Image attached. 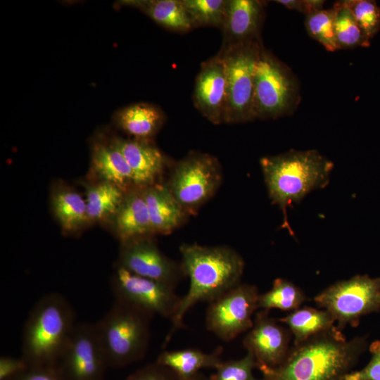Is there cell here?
<instances>
[{
  "label": "cell",
  "mask_w": 380,
  "mask_h": 380,
  "mask_svg": "<svg viewBox=\"0 0 380 380\" xmlns=\"http://www.w3.org/2000/svg\"><path fill=\"white\" fill-rule=\"evenodd\" d=\"M368 347L367 336L348 340L337 327L293 345L275 367H260L258 380H343Z\"/></svg>",
  "instance_id": "cell-1"
},
{
  "label": "cell",
  "mask_w": 380,
  "mask_h": 380,
  "mask_svg": "<svg viewBox=\"0 0 380 380\" xmlns=\"http://www.w3.org/2000/svg\"><path fill=\"white\" fill-rule=\"evenodd\" d=\"M181 263L189 287L182 297L164 346L175 331L184 327L186 314L200 302L210 303L241 283L245 262L233 248L226 246H208L183 243L179 246Z\"/></svg>",
  "instance_id": "cell-2"
},
{
  "label": "cell",
  "mask_w": 380,
  "mask_h": 380,
  "mask_svg": "<svg viewBox=\"0 0 380 380\" xmlns=\"http://www.w3.org/2000/svg\"><path fill=\"white\" fill-rule=\"evenodd\" d=\"M260 163L269 197L283 213V227L293 234L287 220V208L312 191L325 187L334 163L314 149L290 150L262 157Z\"/></svg>",
  "instance_id": "cell-3"
},
{
  "label": "cell",
  "mask_w": 380,
  "mask_h": 380,
  "mask_svg": "<svg viewBox=\"0 0 380 380\" xmlns=\"http://www.w3.org/2000/svg\"><path fill=\"white\" fill-rule=\"evenodd\" d=\"M67 299L57 293L40 298L25 322L21 357L30 367L56 366L76 326Z\"/></svg>",
  "instance_id": "cell-4"
},
{
  "label": "cell",
  "mask_w": 380,
  "mask_h": 380,
  "mask_svg": "<svg viewBox=\"0 0 380 380\" xmlns=\"http://www.w3.org/2000/svg\"><path fill=\"white\" fill-rule=\"evenodd\" d=\"M152 316L115 300L94 323L108 367L119 368L140 361L148 350Z\"/></svg>",
  "instance_id": "cell-5"
},
{
  "label": "cell",
  "mask_w": 380,
  "mask_h": 380,
  "mask_svg": "<svg viewBox=\"0 0 380 380\" xmlns=\"http://www.w3.org/2000/svg\"><path fill=\"white\" fill-rule=\"evenodd\" d=\"M298 82L291 69L262 46L255 67V119H276L295 110Z\"/></svg>",
  "instance_id": "cell-6"
},
{
  "label": "cell",
  "mask_w": 380,
  "mask_h": 380,
  "mask_svg": "<svg viewBox=\"0 0 380 380\" xmlns=\"http://www.w3.org/2000/svg\"><path fill=\"white\" fill-rule=\"evenodd\" d=\"M263 45L261 40L222 47L226 77L227 106L224 122L255 120V72Z\"/></svg>",
  "instance_id": "cell-7"
},
{
  "label": "cell",
  "mask_w": 380,
  "mask_h": 380,
  "mask_svg": "<svg viewBox=\"0 0 380 380\" xmlns=\"http://www.w3.org/2000/svg\"><path fill=\"white\" fill-rule=\"evenodd\" d=\"M314 301L331 315L339 329L348 324L355 327L362 317L380 310V276L357 274L336 281L316 295Z\"/></svg>",
  "instance_id": "cell-8"
},
{
  "label": "cell",
  "mask_w": 380,
  "mask_h": 380,
  "mask_svg": "<svg viewBox=\"0 0 380 380\" xmlns=\"http://www.w3.org/2000/svg\"><path fill=\"white\" fill-rule=\"evenodd\" d=\"M221 172L216 158L192 152L175 165L167 186L186 213L194 214L217 190Z\"/></svg>",
  "instance_id": "cell-9"
},
{
  "label": "cell",
  "mask_w": 380,
  "mask_h": 380,
  "mask_svg": "<svg viewBox=\"0 0 380 380\" xmlns=\"http://www.w3.org/2000/svg\"><path fill=\"white\" fill-rule=\"evenodd\" d=\"M258 287L240 283L208 303L205 312L207 329L224 341H231L253 324V315L258 309Z\"/></svg>",
  "instance_id": "cell-10"
},
{
  "label": "cell",
  "mask_w": 380,
  "mask_h": 380,
  "mask_svg": "<svg viewBox=\"0 0 380 380\" xmlns=\"http://www.w3.org/2000/svg\"><path fill=\"white\" fill-rule=\"evenodd\" d=\"M110 287L115 300L132 305L152 317L159 315L170 320L181 300L174 288L134 274L118 265L111 277Z\"/></svg>",
  "instance_id": "cell-11"
},
{
  "label": "cell",
  "mask_w": 380,
  "mask_h": 380,
  "mask_svg": "<svg viewBox=\"0 0 380 380\" xmlns=\"http://www.w3.org/2000/svg\"><path fill=\"white\" fill-rule=\"evenodd\" d=\"M56 366L65 380H104L108 365L94 323L76 324Z\"/></svg>",
  "instance_id": "cell-12"
},
{
  "label": "cell",
  "mask_w": 380,
  "mask_h": 380,
  "mask_svg": "<svg viewBox=\"0 0 380 380\" xmlns=\"http://www.w3.org/2000/svg\"><path fill=\"white\" fill-rule=\"evenodd\" d=\"M117 265L174 289L186 277L181 262L163 254L151 237L122 243Z\"/></svg>",
  "instance_id": "cell-13"
},
{
  "label": "cell",
  "mask_w": 380,
  "mask_h": 380,
  "mask_svg": "<svg viewBox=\"0 0 380 380\" xmlns=\"http://www.w3.org/2000/svg\"><path fill=\"white\" fill-rule=\"evenodd\" d=\"M291 333L261 310L253 319V327L243 339L247 353L256 362V368L275 367L286 358L289 350Z\"/></svg>",
  "instance_id": "cell-14"
},
{
  "label": "cell",
  "mask_w": 380,
  "mask_h": 380,
  "mask_svg": "<svg viewBox=\"0 0 380 380\" xmlns=\"http://www.w3.org/2000/svg\"><path fill=\"white\" fill-rule=\"evenodd\" d=\"M193 100L195 107L210 122L215 125L224 122L227 87L220 52L201 64L195 80Z\"/></svg>",
  "instance_id": "cell-15"
},
{
  "label": "cell",
  "mask_w": 380,
  "mask_h": 380,
  "mask_svg": "<svg viewBox=\"0 0 380 380\" xmlns=\"http://www.w3.org/2000/svg\"><path fill=\"white\" fill-rule=\"evenodd\" d=\"M265 2L258 0H227L221 30L222 46L261 40Z\"/></svg>",
  "instance_id": "cell-16"
},
{
  "label": "cell",
  "mask_w": 380,
  "mask_h": 380,
  "mask_svg": "<svg viewBox=\"0 0 380 380\" xmlns=\"http://www.w3.org/2000/svg\"><path fill=\"white\" fill-rule=\"evenodd\" d=\"M112 142L128 163L134 185L145 188L155 184L165 165V158L158 148L143 139H114Z\"/></svg>",
  "instance_id": "cell-17"
},
{
  "label": "cell",
  "mask_w": 380,
  "mask_h": 380,
  "mask_svg": "<svg viewBox=\"0 0 380 380\" xmlns=\"http://www.w3.org/2000/svg\"><path fill=\"white\" fill-rule=\"evenodd\" d=\"M153 234H169L180 226L187 214L167 185L143 188Z\"/></svg>",
  "instance_id": "cell-18"
},
{
  "label": "cell",
  "mask_w": 380,
  "mask_h": 380,
  "mask_svg": "<svg viewBox=\"0 0 380 380\" xmlns=\"http://www.w3.org/2000/svg\"><path fill=\"white\" fill-rule=\"evenodd\" d=\"M114 217L115 232L122 243L140 238L150 237L151 234H154L143 188L125 193L124 199Z\"/></svg>",
  "instance_id": "cell-19"
},
{
  "label": "cell",
  "mask_w": 380,
  "mask_h": 380,
  "mask_svg": "<svg viewBox=\"0 0 380 380\" xmlns=\"http://www.w3.org/2000/svg\"><path fill=\"white\" fill-rule=\"evenodd\" d=\"M223 348H216L211 353H205L196 348L175 350H164L156 362L172 371L179 379L192 376L205 368L215 369L222 361Z\"/></svg>",
  "instance_id": "cell-20"
},
{
  "label": "cell",
  "mask_w": 380,
  "mask_h": 380,
  "mask_svg": "<svg viewBox=\"0 0 380 380\" xmlns=\"http://www.w3.org/2000/svg\"><path fill=\"white\" fill-rule=\"evenodd\" d=\"M118 125L137 139H146L155 135L164 121L163 112L156 106L138 103L123 108L117 112Z\"/></svg>",
  "instance_id": "cell-21"
},
{
  "label": "cell",
  "mask_w": 380,
  "mask_h": 380,
  "mask_svg": "<svg viewBox=\"0 0 380 380\" xmlns=\"http://www.w3.org/2000/svg\"><path fill=\"white\" fill-rule=\"evenodd\" d=\"M122 4L137 8L160 26L173 32L193 29L181 0H127Z\"/></svg>",
  "instance_id": "cell-22"
},
{
  "label": "cell",
  "mask_w": 380,
  "mask_h": 380,
  "mask_svg": "<svg viewBox=\"0 0 380 380\" xmlns=\"http://www.w3.org/2000/svg\"><path fill=\"white\" fill-rule=\"evenodd\" d=\"M279 322L288 327L293 336V345L336 327V322L329 312L310 307L292 311L288 315L279 319Z\"/></svg>",
  "instance_id": "cell-23"
},
{
  "label": "cell",
  "mask_w": 380,
  "mask_h": 380,
  "mask_svg": "<svg viewBox=\"0 0 380 380\" xmlns=\"http://www.w3.org/2000/svg\"><path fill=\"white\" fill-rule=\"evenodd\" d=\"M93 168L103 182L115 184L122 189L133 184L132 170L125 158L111 142L98 144L92 153Z\"/></svg>",
  "instance_id": "cell-24"
},
{
  "label": "cell",
  "mask_w": 380,
  "mask_h": 380,
  "mask_svg": "<svg viewBox=\"0 0 380 380\" xmlns=\"http://www.w3.org/2000/svg\"><path fill=\"white\" fill-rule=\"evenodd\" d=\"M125 195L124 189L107 182L102 181L89 188L86 199L89 220L98 221L114 216Z\"/></svg>",
  "instance_id": "cell-25"
},
{
  "label": "cell",
  "mask_w": 380,
  "mask_h": 380,
  "mask_svg": "<svg viewBox=\"0 0 380 380\" xmlns=\"http://www.w3.org/2000/svg\"><path fill=\"white\" fill-rule=\"evenodd\" d=\"M52 204L60 224L66 232H75L89 220L86 200L77 192L58 191L53 197Z\"/></svg>",
  "instance_id": "cell-26"
},
{
  "label": "cell",
  "mask_w": 380,
  "mask_h": 380,
  "mask_svg": "<svg viewBox=\"0 0 380 380\" xmlns=\"http://www.w3.org/2000/svg\"><path fill=\"white\" fill-rule=\"evenodd\" d=\"M305 300L304 292L298 286L287 279L277 278L269 291L260 294L258 309L292 312L300 308Z\"/></svg>",
  "instance_id": "cell-27"
},
{
  "label": "cell",
  "mask_w": 380,
  "mask_h": 380,
  "mask_svg": "<svg viewBox=\"0 0 380 380\" xmlns=\"http://www.w3.org/2000/svg\"><path fill=\"white\" fill-rule=\"evenodd\" d=\"M334 30L338 49L367 47V39L345 1H336L334 6Z\"/></svg>",
  "instance_id": "cell-28"
},
{
  "label": "cell",
  "mask_w": 380,
  "mask_h": 380,
  "mask_svg": "<svg viewBox=\"0 0 380 380\" xmlns=\"http://www.w3.org/2000/svg\"><path fill=\"white\" fill-rule=\"evenodd\" d=\"M193 28L213 26L221 28L227 0H181Z\"/></svg>",
  "instance_id": "cell-29"
},
{
  "label": "cell",
  "mask_w": 380,
  "mask_h": 380,
  "mask_svg": "<svg viewBox=\"0 0 380 380\" xmlns=\"http://www.w3.org/2000/svg\"><path fill=\"white\" fill-rule=\"evenodd\" d=\"M305 25L308 34L327 51L338 50L335 36L333 8L306 15Z\"/></svg>",
  "instance_id": "cell-30"
},
{
  "label": "cell",
  "mask_w": 380,
  "mask_h": 380,
  "mask_svg": "<svg viewBox=\"0 0 380 380\" xmlns=\"http://www.w3.org/2000/svg\"><path fill=\"white\" fill-rule=\"evenodd\" d=\"M358 25L369 41L380 29V7L372 0H345Z\"/></svg>",
  "instance_id": "cell-31"
},
{
  "label": "cell",
  "mask_w": 380,
  "mask_h": 380,
  "mask_svg": "<svg viewBox=\"0 0 380 380\" xmlns=\"http://www.w3.org/2000/svg\"><path fill=\"white\" fill-rule=\"evenodd\" d=\"M256 368L254 357L249 353L239 359L222 360L209 380H258L253 374Z\"/></svg>",
  "instance_id": "cell-32"
},
{
  "label": "cell",
  "mask_w": 380,
  "mask_h": 380,
  "mask_svg": "<svg viewBox=\"0 0 380 380\" xmlns=\"http://www.w3.org/2000/svg\"><path fill=\"white\" fill-rule=\"evenodd\" d=\"M372 357L362 369L350 372L343 380H380V341H374L369 346Z\"/></svg>",
  "instance_id": "cell-33"
},
{
  "label": "cell",
  "mask_w": 380,
  "mask_h": 380,
  "mask_svg": "<svg viewBox=\"0 0 380 380\" xmlns=\"http://www.w3.org/2000/svg\"><path fill=\"white\" fill-rule=\"evenodd\" d=\"M125 380H179V378L170 369L155 361L137 369Z\"/></svg>",
  "instance_id": "cell-34"
},
{
  "label": "cell",
  "mask_w": 380,
  "mask_h": 380,
  "mask_svg": "<svg viewBox=\"0 0 380 380\" xmlns=\"http://www.w3.org/2000/svg\"><path fill=\"white\" fill-rule=\"evenodd\" d=\"M29 368L30 366L23 357L1 356L0 357V380H14Z\"/></svg>",
  "instance_id": "cell-35"
},
{
  "label": "cell",
  "mask_w": 380,
  "mask_h": 380,
  "mask_svg": "<svg viewBox=\"0 0 380 380\" xmlns=\"http://www.w3.org/2000/svg\"><path fill=\"white\" fill-rule=\"evenodd\" d=\"M14 380H65L57 366L30 367Z\"/></svg>",
  "instance_id": "cell-36"
},
{
  "label": "cell",
  "mask_w": 380,
  "mask_h": 380,
  "mask_svg": "<svg viewBox=\"0 0 380 380\" xmlns=\"http://www.w3.org/2000/svg\"><path fill=\"white\" fill-rule=\"evenodd\" d=\"M275 2L290 10H295L305 14L304 0H277Z\"/></svg>",
  "instance_id": "cell-37"
},
{
  "label": "cell",
  "mask_w": 380,
  "mask_h": 380,
  "mask_svg": "<svg viewBox=\"0 0 380 380\" xmlns=\"http://www.w3.org/2000/svg\"><path fill=\"white\" fill-rule=\"evenodd\" d=\"M179 380H209L208 377H206L201 373H198L192 376L185 378V379H179Z\"/></svg>",
  "instance_id": "cell-38"
}]
</instances>
